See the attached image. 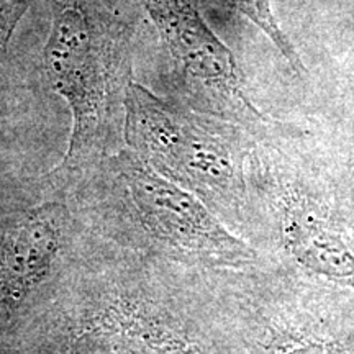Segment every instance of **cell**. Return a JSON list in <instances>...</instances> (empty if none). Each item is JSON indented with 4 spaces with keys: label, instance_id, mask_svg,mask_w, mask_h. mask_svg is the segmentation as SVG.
<instances>
[{
    "label": "cell",
    "instance_id": "5b68a950",
    "mask_svg": "<svg viewBox=\"0 0 354 354\" xmlns=\"http://www.w3.org/2000/svg\"><path fill=\"white\" fill-rule=\"evenodd\" d=\"M180 74L212 110L240 123H268L254 107L227 44L203 21L192 0H141Z\"/></svg>",
    "mask_w": 354,
    "mask_h": 354
},
{
    "label": "cell",
    "instance_id": "277c9868",
    "mask_svg": "<svg viewBox=\"0 0 354 354\" xmlns=\"http://www.w3.org/2000/svg\"><path fill=\"white\" fill-rule=\"evenodd\" d=\"M123 112L128 149L146 166L210 205L240 207L248 149L232 123L161 99L133 79Z\"/></svg>",
    "mask_w": 354,
    "mask_h": 354
},
{
    "label": "cell",
    "instance_id": "6da1fadb",
    "mask_svg": "<svg viewBox=\"0 0 354 354\" xmlns=\"http://www.w3.org/2000/svg\"><path fill=\"white\" fill-rule=\"evenodd\" d=\"M82 228L35 295L41 354H203L187 279Z\"/></svg>",
    "mask_w": 354,
    "mask_h": 354
},
{
    "label": "cell",
    "instance_id": "ba28073f",
    "mask_svg": "<svg viewBox=\"0 0 354 354\" xmlns=\"http://www.w3.org/2000/svg\"><path fill=\"white\" fill-rule=\"evenodd\" d=\"M218 6L230 8V10L240 13L271 39L279 53L286 57V61L295 73H304V64L295 48L292 46L290 39L282 32L281 25L274 15L271 0H210Z\"/></svg>",
    "mask_w": 354,
    "mask_h": 354
},
{
    "label": "cell",
    "instance_id": "7a4b0ae2",
    "mask_svg": "<svg viewBox=\"0 0 354 354\" xmlns=\"http://www.w3.org/2000/svg\"><path fill=\"white\" fill-rule=\"evenodd\" d=\"M43 66L71 110L73 128L56 172L74 176L107 156L131 81L125 26L104 0H55Z\"/></svg>",
    "mask_w": 354,
    "mask_h": 354
},
{
    "label": "cell",
    "instance_id": "9c48e42d",
    "mask_svg": "<svg viewBox=\"0 0 354 354\" xmlns=\"http://www.w3.org/2000/svg\"><path fill=\"white\" fill-rule=\"evenodd\" d=\"M35 0H7L0 3V63L7 55L8 44L21 19Z\"/></svg>",
    "mask_w": 354,
    "mask_h": 354
},
{
    "label": "cell",
    "instance_id": "8992f818",
    "mask_svg": "<svg viewBox=\"0 0 354 354\" xmlns=\"http://www.w3.org/2000/svg\"><path fill=\"white\" fill-rule=\"evenodd\" d=\"M79 232L63 202L26 210L0 241V308L19 312L48 284Z\"/></svg>",
    "mask_w": 354,
    "mask_h": 354
},
{
    "label": "cell",
    "instance_id": "52a82bcc",
    "mask_svg": "<svg viewBox=\"0 0 354 354\" xmlns=\"http://www.w3.org/2000/svg\"><path fill=\"white\" fill-rule=\"evenodd\" d=\"M282 232L287 248L313 271L338 277L354 272V258L348 253V248L302 203H289Z\"/></svg>",
    "mask_w": 354,
    "mask_h": 354
},
{
    "label": "cell",
    "instance_id": "3957f363",
    "mask_svg": "<svg viewBox=\"0 0 354 354\" xmlns=\"http://www.w3.org/2000/svg\"><path fill=\"white\" fill-rule=\"evenodd\" d=\"M113 210L94 236L146 258L194 269L248 263L251 248L205 202L146 166L130 149L107 162Z\"/></svg>",
    "mask_w": 354,
    "mask_h": 354
}]
</instances>
